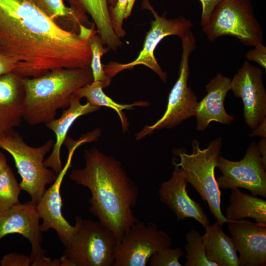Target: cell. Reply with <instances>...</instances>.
I'll list each match as a JSON object with an SVG mask.
<instances>
[{"instance_id": "836d02e7", "label": "cell", "mask_w": 266, "mask_h": 266, "mask_svg": "<svg viewBox=\"0 0 266 266\" xmlns=\"http://www.w3.org/2000/svg\"><path fill=\"white\" fill-rule=\"evenodd\" d=\"M249 134L250 137L260 136L266 137V118Z\"/></svg>"}, {"instance_id": "30bf717a", "label": "cell", "mask_w": 266, "mask_h": 266, "mask_svg": "<svg viewBox=\"0 0 266 266\" xmlns=\"http://www.w3.org/2000/svg\"><path fill=\"white\" fill-rule=\"evenodd\" d=\"M171 245L170 236L157 224L138 220L116 244L113 266H146L154 253Z\"/></svg>"}, {"instance_id": "ac0fdd59", "label": "cell", "mask_w": 266, "mask_h": 266, "mask_svg": "<svg viewBox=\"0 0 266 266\" xmlns=\"http://www.w3.org/2000/svg\"><path fill=\"white\" fill-rule=\"evenodd\" d=\"M23 77L11 72L0 76V136L19 127L23 119Z\"/></svg>"}, {"instance_id": "d6a6232c", "label": "cell", "mask_w": 266, "mask_h": 266, "mask_svg": "<svg viewBox=\"0 0 266 266\" xmlns=\"http://www.w3.org/2000/svg\"><path fill=\"white\" fill-rule=\"evenodd\" d=\"M17 63V61L14 58L0 53V76L13 72Z\"/></svg>"}, {"instance_id": "e0dca14e", "label": "cell", "mask_w": 266, "mask_h": 266, "mask_svg": "<svg viewBox=\"0 0 266 266\" xmlns=\"http://www.w3.org/2000/svg\"><path fill=\"white\" fill-rule=\"evenodd\" d=\"M231 79L221 72L217 73L206 85L207 94L198 102L195 115L197 130L204 131L211 122L230 125L234 116L226 111L224 102L231 90Z\"/></svg>"}, {"instance_id": "603a6c76", "label": "cell", "mask_w": 266, "mask_h": 266, "mask_svg": "<svg viewBox=\"0 0 266 266\" xmlns=\"http://www.w3.org/2000/svg\"><path fill=\"white\" fill-rule=\"evenodd\" d=\"M104 88L100 81H94L79 89L75 94L80 99L85 98L87 102L93 105L106 106L115 110L118 114L124 132L128 131L129 123L124 115V110H132L134 107L149 105L148 101H139L131 104H121L117 103L107 96L103 91Z\"/></svg>"}, {"instance_id": "9c48e42d", "label": "cell", "mask_w": 266, "mask_h": 266, "mask_svg": "<svg viewBox=\"0 0 266 266\" xmlns=\"http://www.w3.org/2000/svg\"><path fill=\"white\" fill-rule=\"evenodd\" d=\"M141 7L149 10L154 17L151 21V28L146 33L142 50L133 61L126 64L110 61L103 65L104 73L110 80L117 73L136 66L143 65L154 71L164 82H166L167 73L164 71L154 55V51L159 43L165 37L169 35H177L181 37L191 31L193 23L190 20L180 16L174 19H168L166 13L160 16L152 6L149 0H142Z\"/></svg>"}, {"instance_id": "4316f807", "label": "cell", "mask_w": 266, "mask_h": 266, "mask_svg": "<svg viewBox=\"0 0 266 266\" xmlns=\"http://www.w3.org/2000/svg\"><path fill=\"white\" fill-rule=\"evenodd\" d=\"M91 53L92 58L90 68L93 77V81H100L104 87L109 86L111 80L105 75L101 63V57L109 50L103 44L100 36L96 33L93 34L88 40Z\"/></svg>"}, {"instance_id": "9a60e30c", "label": "cell", "mask_w": 266, "mask_h": 266, "mask_svg": "<svg viewBox=\"0 0 266 266\" xmlns=\"http://www.w3.org/2000/svg\"><path fill=\"white\" fill-rule=\"evenodd\" d=\"M227 223L239 254V266H266V224L244 219Z\"/></svg>"}, {"instance_id": "ffe728a7", "label": "cell", "mask_w": 266, "mask_h": 266, "mask_svg": "<svg viewBox=\"0 0 266 266\" xmlns=\"http://www.w3.org/2000/svg\"><path fill=\"white\" fill-rule=\"evenodd\" d=\"M66 0L70 7L92 18L103 44L109 50L116 51L124 45L114 32L109 17V8L117 0Z\"/></svg>"}, {"instance_id": "277c9868", "label": "cell", "mask_w": 266, "mask_h": 266, "mask_svg": "<svg viewBox=\"0 0 266 266\" xmlns=\"http://www.w3.org/2000/svg\"><path fill=\"white\" fill-rule=\"evenodd\" d=\"M222 144V138L219 137L211 141L206 148L201 149L199 141L194 139L190 154L185 149H174L173 153L180 160L176 163L173 159L172 164L182 170L187 183L191 184L203 201L207 202L211 213L223 226L228 220L221 210V191L215 176Z\"/></svg>"}, {"instance_id": "7c38bea8", "label": "cell", "mask_w": 266, "mask_h": 266, "mask_svg": "<svg viewBox=\"0 0 266 266\" xmlns=\"http://www.w3.org/2000/svg\"><path fill=\"white\" fill-rule=\"evenodd\" d=\"M36 204L32 201L19 203L0 214V239L9 234L19 233L32 245L30 258L33 266H61V260L45 256L41 247L43 240Z\"/></svg>"}, {"instance_id": "5bb4252c", "label": "cell", "mask_w": 266, "mask_h": 266, "mask_svg": "<svg viewBox=\"0 0 266 266\" xmlns=\"http://www.w3.org/2000/svg\"><path fill=\"white\" fill-rule=\"evenodd\" d=\"M230 87L234 96L242 100L245 123L255 129L266 118V92L262 70L244 61L231 80Z\"/></svg>"}, {"instance_id": "e575fe53", "label": "cell", "mask_w": 266, "mask_h": 266, "mask_svg": "<svg viewBox=\"0 0 266 266\" xmlns=\"http://www.w3.org/2000/svg\"><path fill=\"white\" fill-rule=\"evenodd\" d=\"M257 147L263 166L266 169V137H262L257 144Z\"/></svg>"}, {"instance_id": "f546056e", "label": "cell", "mask_w": 266, "mask_h": 266, "mask_svg": "<svg viewBox=\"0 0 266 266\" xmlns=\"http://www.w3.org/2000/svg\"><path fill=\"white\" fill-rule=\"evenodd\" d=\"M1 266H30L32 265L30 256L17 253L4 255L0 261Z\"/></svg>"}, {"instance_id": "6da1fadb", "label": "cell", "mask_w": 266, "mask_h": 266, "mask_svg": "<svg viewBox=\"0 0 266 266\" xmlns=\"http://www.w3.org/2000/svg\"><path fill=\"white\" fill-rule=\"evenodd\" d=\"M0 53L15 59L14 73L36 77L56 68H89L88 40L62 28L30 0H0Z\"/></svg>"}, {"instance_id": "44dd1931", "label": "cell", "mask_w": 266, "mask_h": 266, "mask_svg": "<svg viewBox=\"0 0 266 266\" xmlns=\"http://www.w3.org/2000/svg\"><path fill=\"white\" fill-rule=\"evenodd\" d=\"M202 235L207 259L217 266H238L239 258L234 241L223 231L218 221L204 227Z\"/></svg>"}, {"instance_id": "7a4b0ae2", "label": "cell", "mask_w": 266, "mask_h": 266, "mask_svg": "<svg viewBox=\"0 0 266 266\" xmlns=\"http://www.w3.org/2000/svg\"><path fill=\"white\" fill-rule=\"evenodd\" d=\"M84 158L85 167L73 169L69 178L89 189L90 212L119 243L138 220L132 210L136 205L138 188L113 157L92 147L85 150Z\"/></svg>"}, {"instance_id": "484cf974", "label": "cell", "mask_w": 266, "mask_h": 266, "mask_svg": "<svg viewBox=\"0 0 266 266\" xmlns=\"http://www.w3.org/2000/svg\"><path fill=\"white\" fill-rule=\"evenodd\" d=\"M186 240L185 266H217L207 259L202 235L199 232L195 230H191L186 234Z\"/></svg>"}, {"instance_id": "f1b7e54d", "label": "cell", "mask_w": 266, "mask_h": 266, "mask_svg": "<svg viewBox=\"0 0 266 266\" xmlns=\"http://www.w3.org/2000/svg\"><path fill=\"white\" fill-rule=\"evenodd\" d=\"M184 255L183 250L179 247L171 249L164 248L154 253L149 259L150 266H182L179 262L180 258Z\"/></svg>"}, {"instance_id": "8992f818", "label": "cell", "mask_w": 266, "mask_h": 266, "mask_svg": "<svg viewBox=\"0 0 266 266\" xmlns=\"http://www.w3.org/2000/svg\"><path fill=\"white\" fill-rule=\"evenodd\" d=\"M54 142L49 139L43 145L33 147L14 130L0 136V148L11 155L21 177L19 183L21 190L27 192L36 204L46 190V186L52 184L57 178V174L44 165V158Z\"/></svg>"}, {"instance_id": "3957f363", "label": "cell", "mask_w": 266, "mask_h": 266, "mask_svg": "<svg viewBox=\"0 0 266 266\" xmlns=\"http://www.w3.org/2000/svg\"><path fill=\"white\" fill-rule=\"evenodd\" d=\"M93 81L91 68H56L36 77L22 78L23 120L30 125L46 124L69 105L72 96Z\"/></svg>"}, {"instance_id": "d4e9b609", "label": "cell", "mask_w": 266, "mask_h": 266, "mask_svg": "<svg viewBox=\"0 0 266 266\" xmlns=\"http://www.w3.org/2000/svg\"><path fill=\"white\" fill-rule=\"evenodd\" d=\"M21 188L10 166L0 173V214L20 203Z\"/></svg>"}, {"instance_id": "1f68e13d", "label": "cell", "mask_w": 266, "mask_h": 266, "mask_svg": "<svg viewBox=\"0 0 266 266\" xmlns=\"http://www.w3.org/2000/svg\"><path fill=\"white\" fill-rule=\"evenodd\" d=\"M221 0H200L202 6L200 19V25L201 27L204 26L208 22L214 9Z\"/></svg>"}, {"instance_id": "d590c367", "label": "cell", "mask_w": 266, "mask_h": 266, "mask_svg": "<svg viewBox=\"0 0 266 266\" xmlns=\"http://www.w3.org/2000/svg\"><path fill=\"white\" fill-rule=\"evenodd\" d=\"M8 165L5 155L0 151V173L4 170Z\"/></svg>"}, {"instance_id": "4fadbf2b", "label": "cell", "mask_w": 266, "mask_h": 266, "mask_svg": "<svg viewBox=\"0 0 266 266\" xmlns=\"http://www.w3.org/2000/svg\"><path fill=\"white\" fill-rule=\"evenodd\" d=\"M84 143L82 139L73 140L67 137L64 143L67 147L68 154L66 162L62 170L57 174L52 185L46 190L38 203L37 210L42 223L40 224L42 232L54 229L64 246L68 244L74 230L62 214V200L60 188L63 180L68 169L71 166V160L76 149Z\"/></svg>"}, {"instance_id": "52a82bcc", "label": "cell", "mask_w": 266, "mask_h": 266, "mask_svg": "<svg viewBox=\"0 0 266 266\" xmlns=\"http://www.w3.org/2000/svg\"><path fill=\"white\" fill-rule=\"evenodd\" d=\"M202 29L211 41L230 35L245 45L254 47L264 40L263 32L255 17L250 0H222Z\"/></svg>"}, {"instance_id": "83f0119b", "label": "cell", "mask_w": 266, "mask_h": 266, "mask_svg": "<svg viewBox=\"0 0 266 266\" xmlns=\"http://www.w3.org/2000/svg\"><path fill=\"white\" fill-rule=\"evenodd\" d=\"M136 0H117L115 5L109 8V17L112 27L116 35L124 37L126 32L123 29L124 20L132 14Z\"/></svg>"}, {"instance_id": "7402d4cb", "label": "cell", "mask_w": 266, "mask_h": 266, "mask_svg": "<svg viewBox=\"0 0 266 266\" xmlns=\"http://www.w3.org/2000/svg\"><path fill=\"white\" fill-rule=\"evenodd\" d=\"M225 217L228 221L251 218L256 223L266 224V201L239 188L232 189Z\"/></svg>"}, {"instance_id": "2e32d148", "label": "cell", "mask_w": 266, "mask_h": 266, "mask_svg": "<svg viewBox=\"0 0 266 266\" xmlns=\"http://www.w3.org/2000/svg\"><path fill=\"white\" fill-rule=\"evenodd\" d=\"M174 166L171 177L161 185L158 191L160 201L175 214L177 220L192 218L204 228L209 225L207 216L200 204L189 196L188 183L182 170Z\"/></svg>"}, {"instance_id": "d6986e66", "label": "cell", "mask_w": 266, "mask_h": 266, "mask_svg": "<svg viewBox=\"0 0 266 266\" xmlns=\"http://www.w3.org/2000/svg\"><path fill=\"white\" fill-rule=\"evenodd\" d=\"M81 99L74 94L71 98L69 105L64 109L62 115L59 118H55L45 124L46 127L54 133L56 140L52 151L49 156L44 160V165L46 167L50 168L57 174L63 168L61 150L71 126L80 116L95 112L100 107L93 105L88 102L82 104Z\"/></svg>"}, {"instance_id": "5b68a950", "label": "cell", "mask_w": 266, "mask_h": 266, "mask_svg": "<svg viewBox=\"0 0 266 266\" xmlns=\"http://www.w3.org/2000/svg\"><path fill=\"white\" fill-rule=\"evenodd\" d=\"M74 230L61 266H113L117 240L99 221L75 217Z\"/></svg>"}, {"instance_id": "ba28073f", "label": "cell", "mask_w": 266, "mask_h": 266, "mask_svg": "<svg viewBox=\"0 0 266 266\" xmlns=\"http://www.w3.org/2000/svg\"><path fill=\"white\" fill-rule=\"evenodd\" d=\"M180 38L182 52L179 76L169 94L166 110L154 124L145 126L136 134L137 140L152 134L155 130L174 128L195 115L199 101L193 91L188 86V81L190 76L189 57L197 47L196 40L194 33L191 31Z\"/></svg>"}, {"instance_id": "8fae6325", "label": "cell", "mask_w": 266, "mask_h": 266, "mask_svg": "<svg viewBox=\"0 0 266 266\" xmlns=\"http://www.w3.org/2000/svg\"><path fill=\"white\" fill-rule=\"evenodd\" d=\"M217 167L222 173L216 178L220 189L243 188L254 196L266 197V169L255 142L250 144L239 161H231L219 155Z\"/></svg>"}, {"instance_id": "4dcf8cb0", "label": "cell", "mask_w": 266, "mask_h": 266, "mask_svg": "<svg viewBox=\"0 0 266 266\" xmlns=\"http://www.w3.org/2000/svg\"><path fill=\"white\" fill-rule=\"evenodd\" d=\"M254 48L248 51L245 57L248 61H253L261 67L266 68V47L263 43L256 45Z\"/></svg>"}, {"instance_id": "cb8c5ba5", "label": "cell", "mask_w": 266, "mask_h": 266, "mask_svg": "<svg viewBox=\"0 0 266 266\" xmlns=\"http://www.w3.org/2000/svg\"><path fill=\"white\" fill-rule=\"evenodd\" d=\"M37 8L50 19H63L72 21L74 25L83 24L87 15L73 8L66 6L63 0H30Z\"/></svg>"}]
</instances>
